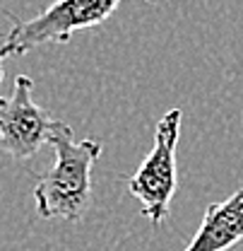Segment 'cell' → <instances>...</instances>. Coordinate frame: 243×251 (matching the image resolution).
I'll list each match as a JSON object with an SVG mask.
<instances>
[{
	"label": "cell",
	"instance_id": "1",
	"mask_svg": "<svg viewBox=\"0 0 243 251\" xmlns=\"http://www.w3.org/2000/svg\"><path fill=\"white\" fill-rule=\"evenodd\" d=\"M48 143L56 150L53 167L34 186L36 213L44 220H80L91 205V169L101 155L94 138L77 140L72 128L58 121Z\"/></svg>",
	"mask_w": 243,
	"mask_h": 251
},
{
	"label": "cell",
	"instance_id": "2",
	"mask_svg": "<svg viewBox=\"0 0 243 251\" xmlns=\"http://www.w3.org/2000/svg\"><path fill=\"white\" fill-rule=\"evenodd\" d=\"M121 5V0H56L41 15L17 20L0 36V61L24 56L41 44H65L80 29L99 27Z\"/></svg>",
	"mask_w": 243,
	"mask_h": 251
},
{
	"label": "cell",
	"instance_id": "3",
	"mask_svg": "<svg viewBox=\"0 0 243 251\" xmlns=\"http://www.w3.org/2000/svg\"><path fill=\"white\" fill-rule=\"evenodd\" d=\"M181 109L166 111L154 128V148L128 181L130 196L142 205V215L152 225L164 222L171 208V198L178 188L176 148L181 135Z\"/></svg>",
	"mask_w": 243,
	"mask_h": 251
},
{
	"label": "cell",
	"instance_id": "4",
	"mask_svg": "<svg viewBox=\"0 0 243 251\" xmlns=\"http://www.w3.org/2000/svg\"><path fill=\"white\" fill-rule=\"evenodd\" d=\"M29 75H17L12 94L0 97V145L15 159L34 157L51 138L58 119L41 109L34 99Z\"/></svg>",
	"mask_w": 243,
	"mask_h": 251
},
{
	"label": "cell",
	"instance_id": "5",
	"mask_svg": "<svg viewBox=\"0 0 243 251\" xmlns=\"http://www.w3.org/2000/svg\"><path fill=\"white\" fill-rule=\"evenodd\" d=\"M243 242V186L205 210L200 229L183 251H229Z\"/></svg>",
	"mask_w": 243,
	"mask_h": 251
},
{
	"label": "cell",
	"instance_id": "6",
	"mask_svg": "<svg viewBox=\"0 0 243 251\" xmlns=\"http://www.w3.org/2000/svg\"><path fill=\"white\" fill-rule=\"evenodd\" d=\"M0 82H2V61H0Z\"/></svg>",
	"mask_w": 243,
	"mask_h": 251
}]
</instances>
